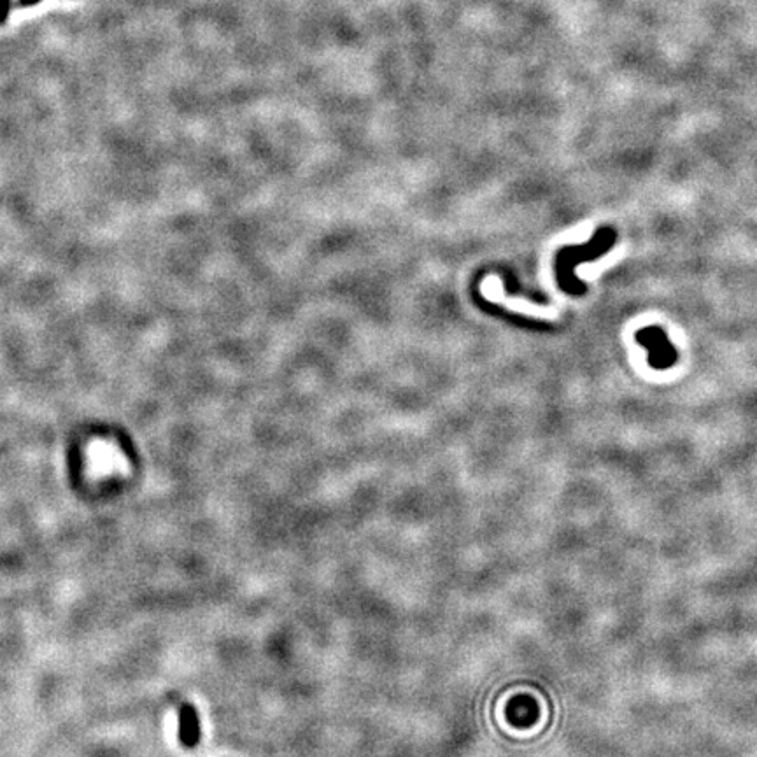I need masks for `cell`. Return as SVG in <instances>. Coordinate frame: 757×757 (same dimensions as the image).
<instances>
[{"label": "cell", "mask_w": 757, "mask_h": 757, "mask_svg": "<svg viewBox=\"0 0 757 757\" xmlns=\"http://www.w3.org/2000/svg\"><path fill=\"white\" fill-rule=\"evenodd\" d=\"M617 232L612 227H600L586 244L559 249L556 256V279L559 288L570 297H582L588 286L575 276V269L586 262H596L616 246Z\"/></svg>", "instance_id": "1"}, {"label": "cell", "mask_w": 757, "mask_h": 757, "mask_svg": "<svg viewBox=\"0 0 757 757\" xmlns=\"http://www.w3.org/2000/svg\"><path fill=\"white\" fill-rule=\"evenodd\" d=\"M635 340L638 346L644 347L647 351V361L649 367L654 370H668L675 367L679 360V351L673 346L668 333L661 326H644L635 333Z\"/></svg>", "instance_id": "2"}, {"label": "cell", "mask_w": 757, "mask_h": 757, "mask_svg": "<svg viewBox=\"0 0 757 757\" xmlns=\"http://www.w3.org/2000/svg\"><path fill=\"white\" fill-rule=\"evenodd\" d=\"M507 719L516 728H528L538 719V707L530 696H519L512 700L507 707Z\"/></svg>", "instance_id": "3"}, {"label": "cell", "mask_w": 757, "mask_h": 757, "mask_svg": "<svg viewBox=\"0 0 757 757\" xmlns=\"http://www.w3.org/2000/svg\"><path fill=\"white\" fill-rule=\"evenodd\" d=\"M179 740L186 747H195L200 742L199 715L192 705H184L179 712Z\"/></svg>", "instance_id": "4"}, {"label": "cell", "mask_w": 757, "mask_h": 757, "mask_svg": "<svg viewBox=\"0 0 757 757\" xmlns=\"http://www.w3.org/2000/svg\"><path fill=\"white\" fill-rule=\"evenodd\" d=\"M39 0H22L23 6H32V4H37Z\"/></svg>", "instance_id": "5"}]
</instances>
